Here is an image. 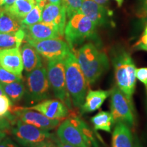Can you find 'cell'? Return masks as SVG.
<instances>
[{
  "mask_svg": "<svg viewBox=\"0 0 147 147\" xmlns=\"http://www.w3.org/2000/svg\"><path fill=\"white\" fill-rule=\"evenodd\" d=\"M57 144L59 147H76V146H72V145L62 143L61 142H60V140H57Z\"/></svg>",
  "mask_w": 147,
  "mask_h": 147,
  "instance_id": "8d00e7d4",
  "label": "cell"
},
{
  "mask_svg": "<svg viewBox=\"0 0 147 147\" xmlns=\"http://www.w3.org/2000/svg\"><path fill=\"white\" fill-rule=\"evenodd\" d=\"M11 106V100L6 95H0V116L5 117L10 121H12L14 118L9 113Z\"/></svg>",
  "mask_w": 147,
  "mask_h": 147,
  "instance_id": "4316f807",
  "label": "cell"
},
{
  "mask_svg": "<svg viewBox=\"0 0 147 147\" xmlns=\"http://www.w3.org/2000/svg\"><path fill=\"white\" fill-rule=\"evenodd\" d=\"M5 95V92H4V91H3L2 85H1V82H0V95Z\"/></svg>",
  "mask_w": 147,
  "mask_h": 147,
  "instance_id": "ab89813d",
  "label": "cell"
},
{
  "mask_svg": "<svg viewBox=\"0 0 147 147\" xmlns=\"http://www.w3.org/2000/svg\"><path fill=\"white\" fill-rule=\"evenodd\" d=\"M115 1H117V3H118L119 6H121V5L123 3V0H115Z\"/></svg>",
  "mask_w": 147,
  "mask_h": 147,
  "instance_id": "60d3db41",
  "label": "cell"
},
{
  "mask_svg": "<svg viewBox=\"0 0 147 147\" xmlns=\"http://www.w3.org/2000/svg\"><path fill=\"white\" fill-rule=\"evenodd\" d=\"M45 5V1H42L41 2L37 3L36 6L21 21L22 27L30 26V25L41 22L42 12Z\"/></svg>",
  "mask_w": 147,
  "mask_h": 147,
  "instance_id": "d4e9b609",
  "label": "cell"
},
{
  "mask_svg": "<svg viewBox=\"0 0 147 147\" xmlns=\"http://www.w3.org/2000/svg\"><path fill=\"white\" fill-rule=\"evenodd\" d=\"M146 21H147V18H146Z\"/></svg>",
  "mask_w": 147,
  "mask_h": 147,
  "instance_id": "f6af8a7d",
  "label": "cell"
},
{
  "mask_svg": "<svg viewBox=\"0 0 147 147\" xmlns=\"http://www.w3.org/2000/svg\"><path fill=\"white\" fill-rule=\"evenodd\" d=\"M22 76H18L7 71L0 65V82L8 84L15 81H21Z\"/></svg>",
  "mask_w": 147,
  "mask_h": 147,
  "instance_id": "83f0119b",
  "label": "cell"
},
{
  "mask_svg": "<svg viewBox=\"0 0 147 147\" xmlns=\"http://www.w3.org/2000/svg\"><path fill=\"white\" fill-rule=\"evenodd\" d=\"M15 117L25 123L43 129L50 130L59 124V119H51L34 110L28 108H14L12 110Z\"/></svg>",
  "mask_w": 147,
  "mask_h": 147,
  "instance_id": "8fae6325",
  "label": "cell"
},
{
  "mask_svg": "<svg viewBox=\"0 0 147 147\" xmlns=\"http://www.w3.org/2000/svg\"><path fill=\"white\" fill-rule=\"evenodd\" d=\"M66 11L62 5L46 3L41 16V22L51 23L57 27L61 36H63L66 24Z\"/></svg>",
  "mask_w": 147,
  "mask_h": 147,
  "instance_id": "5bb4252c",
  "label": "cell"
},
{
  "mask_svg": "<svg viewBox=\"0 0 147 147\" xmlns=\"http://www.w3.org/2000/svg\"><path fill=\"white\" fill-rule=\"evenodd\" d=\"M5 94L12 102H17L25 95V87L21 81H15L8 84L1 83Z\"/></svg>",
  "mask_w": 147,
  "mask_h": 147,
  "instance_id": "cb8c5ba5",
  "label": "cell"
},
{
  "mask_svg": "<svg viewBox=\"0 0 147 147\" xmlns=\"http://www.w3.org/2000/svg\"><path fill=\"white\" fill-rule=\"evenodd\" d=\"M146 95H147V93H146Z\"/></svg>",
  "mask_w": 147,
  "mask_h": 147,
  "instance_id": "bcb514c9",
  "label": "cell"
},
{
  "mask_svg": "<svg viewBox=\"0 0 147 147\" xmlns=\"http://www.w3.org/2000/svg\"><path fill=\"white\" fill-rule=\"evenodd\" d=\"M95 130H102L106 132L111 131L114 119L111 113L107 111H100L91 119Z\"/></svg>",
  "mask_w": 147,
  "mask_h": 147,
  "instance_id": "603a6c76",
  "label": "cell"
},
{
  "mask_svg": "<svg viewBox=\"0 0 147 147\" xmlns=\"http://www.w3.org/2000/svg\"><path fill=\"white\" fill-rule=\"evenodd\" d=\"M82 1L83 0H62L61 5L65 8L69 19L75 14L80 12Z\"/></svg>",
  "mask_w": 147,
  "mask_h": 147,
  "instance_id": "484cf974",
  "label": "cell"
},
{
  "mask_svg": "<svg viewBox=\"0 0 147 147\" xmlns=\"http://www.w3.org/2000/svg\"><path fill=\"white\" fill-rule=\"evenodd\" d=\"M75 55L88 84H94L109 67L107 55L92 43L82 46Z\"/></svg>",
  "mask_w": 147,
  "mask_h": 147,
  "instance_id": "6da1fadb",
  "label": "cell"
},
{
  "mask_svg": "<svg viewBox=\"0 0 147 147\" xmlns=\"http://www.w3.org/2000/svg\"><path fill=\"white\" fill-rule=\"evenodd\" d=\"M12 133L16 140L25 147H34L44 141L55 138L49 130L25 123L19 119L12 129Z\"/></svg>",
  "mask_w": 147,
  "mask_h": 147,
  "instance_id": "9c48e42d",
  "label": "cell"
},
{
  "mask_svg": "<svg viewBox=\"0 0 147 147\" xmlns=\"http://www.w3.org/2000/svg\"><path fill=\"white\" fill-rule=\"evenodd\" d=\"M10 129V121L4 117L0 116V130L7 131Z\"/></svg>",
  "mask_w": 147,
  "mask_h": 147,
  "instance_id": "1f68e13d",
  "label": "cell"
},
{
  "mask_svg": "<svg viewBox=\"0 0 147 147\" xmlns=\"http://www.w3.org/2000/svg\"><path fill=\"white\" fill-rule=\"evenodd\" d=\"M60 142L76 147H97V143L87 125L78 117L67 119L57 131Z\"/></svg>",
  "mask_w": 147,
  "mask_h": 147,
  "instance_id": "7a4b0ae2",
  "label": "cell"
},
{
  "mask_svg": "<svg viewBox=\"0 0 147 147\" xmlns=\"http://www.w3.org/2000/svg\"><path fill=\"white\" fill-rule=\"evenodd\" d=\"M25 38V32L23 29L16 32L0 33V50L19 48Z\"/></svg>",
  "mask_w": 147,
  "mask_h": 147,
  "instance_id": "44dd1931",
  "label": "cell"
},
{
  "mask_svg": "<svg viewBox=\"0 0 147 147\" xmlns=\"http://www.w3.org/2000/svg\"><path fill=\"white\" fill-rule=\"evenodd\" d=\"M112 61L115 69L117 86L132 101L136 83V67L131 57L127 51L120 49L114 53Z\"/></svg>",
  "mask_w": 147,
  "mask_h": 147,
  "instance_id": "277c9868",
  "label": "cell"
},
{
  "mask_svg": "<svg viewBox=\"0 0 147 147\" xmlns=\"http://www.w3.org/2000/svg\"><path fill=\"white\" fill-rule=\"evenodd\" d=\"M134 147H144L143 146V145L141 144L140 141V140L137 136L134 137Z\"/></svg>",
  "mask_w": 147,
  "mask_h": 147,
  "instance_id": "e575fe53",
  "label": "cell"
},
{
  "mask_svg": "<svg viewBox=\"0 0 147 147\" xmlns=\"http://www.w3.org/2000/svg\"><path fill=\"white\" fill-rule=\"evenodd\" d=\"M80 12L91 20L96 26H105L110 23L111 11L93 0H83Z\"/></svg>",
  "mask_w": 147,
  "mask_h": 147,
  "instance_id": "7c38bea8",
  "label": "cell"
},
{
  "mask_svg": "<svg viewBox=\"0 0 147 147\" xmlns=\"http://www.w3.org/2000/svg\"><path fill=\"white\" fill-rule=\"evenodd\" d=\"M144 32H146L147 33V25L146 26V27H145V30H144Z\"/></svg>",
  "mask_w": 147,
  "mask_h": 147,
  "instance_id": "ee69618b",
  "label": "cell"
},
{
  "mask_svg": "<svg viewBox=\"0 0 147 147\" xmlns=\"http://www.w3.org/2000/svg\"><path fill=\"white\" fill-rule=\"evenodd\" d=\"M0 65L11 73L22 76L24 67L19 48L1 49Z\"/></svg>",
  "mask_w": 147,
  "mask_h": 147,
  "instance_id": "2e32d148",
  "label": "cell"
},
{
  "mask_svg": "<svg viewBox=\"0 0 147 147\" xmlns=\"http://www.w3.org/2000/svg\"><path fill=\"white\" fill-rule=\"evenodd\" d=\"M136 49L147 51V33L144 32V34L138 40V42L136 44Z\"/></svg>",
  "mask_w": 147,
  "mask_h": 147,
  "instance_id": "f546056e",
  "label": "cell"
},
{
  "mask_svg": "<svg viewBox=\"0 0 147 147\" xmlns=\"http://www.w3.org/2000/svg\"><path fill=\"white\" fill-rule=\"evenodd\" d=\"M29 109L36 110L51 119H60L65 118L68 115V108L61 100H45L35 106H31Z\"/></svg>",
  "mask_w": 147,
  "mask_h": 147,
  "instance_id": "9a60e30c",
  "label": "cell"
},
{
  "mask_svg": "<svg viewBox=\"0 0 147 147\" xmlns=\"http://www.w3.org/2000/svg\"><path fill=\"white\" fill-rule=\"evenodd\" d=\"M47 70L48 80L55 96L71 109V100L66 88L64 59L49 61Z\"/></svg>",
  "mask_w": 147,
  "mask_h": 147,
  "instance_id": "52a82bcc",
  "label": "cell"
},
{
  "mask_svg": "<svg viewBox=\"0 0 147 147\" xmlns=\"http://www.w3.org/2000/svg\"><path fill=\"white\" fill-rule=\"evenodd\" d=\"M36 1L37 3H40V2H41V1H46V0H36Z\"/></svg>",
  "mask_w": 147,
  "mask_h": 147,
  "instance_id": "7bdbcfd3",
  "label": "cell"
},
{
  "mask_svg": "<svg viewBox=\"0 0 147 147\" xmlns=\"http://www.w3.org/2000/svg\"><path fill=\"white\" fill-rule=\"evenodd\" d=\"M110 91H89L86 95L81 109L83 113H93L100 108L105 100L110 95Z\"/></svg>",
  "mask_w": 147,
  "mask_h": 147,
  "instance_id": "ac0fdd59",
  "label": "cell"
},
{
  "mask_svg": "<svg viewBox=\"0 0 147 147\" xmlns=\"http://www.w3.org/2000/svg\"><path fill=\"white\" fill-rule=\"evenodd\" d=\"M65 61L66 88L73 105L81 108L87 95V82L76 55L70 52L64 59Z\"/></svg>",
  "mask_w": 147,
  "mask_h": 147,
  "instance_id": "3957f363",
  "label": "cell"
},
{
  "mask_svg": "<svg viewBox=\"0 0 147 147\" xmlns=\"http://www.w3.org/2000/svg\"><path fill=\"white\" fill-rule=\"evenodd\" d=\"M21 29H23L21 22L0 8V33L16 32Z\"/></svg>",
  "mask_w": 147,
  "mask_h": 147,
  "instance_id": "7402d4cb",
  "label": "cell"
},
{
  "mask_svg": "<svg viewBox=\"0 0 147 147\" xmlns=\"http://www.w3.org/2000/svg\"><path fill=\"white\" fill-rule=\"evenodd\" d=\"M25 100L29 104H37L50 96L51 86L47 70L43 66L26 73Z\"/></svg>",
  "mask_w": 147,
  "mask_h": 147,
  "instance_id": "8992f818",
  "label": "cell"
},
{
  "mask_svg": "<svg viewBox=\"0 0 147 147\" xmlns=\"http://www.w3.org/2000/svg\"><path fill=\"white\" fill-rule=\"evenodd\" d=\"M112 147H134V139L129 127L123 122L115 123Z\"/></svg>",
  "mask_w": 147,
  "mask_h": 147,
  "instance_id": "e0dca14e",
  "label": "cell"
},
{
  "mask_svg": "<svg viewBox=\"0 0 147 147\" xmlns=\"http://www.w3.org/2000/svg\"><path fill=\"white\" fill-rule=\"evenodd\" d=\"M141 3L142 10L145 14H147V0H140Z\"/></svg>",
  "mask_w": 147,
  "mask_h": 147,
  "instance_id": "836d02e7",
  "label": "cell"
},
{
  "mask_svg": "<svg viewBox=\"0 0 147 147\" xmlns=\"http://www.w3.org/2000/svg\"><path fill=\"white\" fill-rule=\"evenodd\" d=\"M110 113L114 123L123 122L132 127L135 124V115L132 101L119 89L117 85L110 93Z\"/></svg>",
  "mask_w": 147,
  "mask_h": 147,
  "instance_id": "ba28073f",
  "label": "cell"
},
{
  "mask_svg": "<svg viewBox=\"0 0 147 147\" xmlns=\"http://www.w3.org/2000/svg\"><path fill=\"white\" fill-rule=\"evenodd\" d=\"M95 2H96L98 4L102 5L103 6H106V4L108 3V0H93Z\"/></svg>",
  "mask_w": 147,
  "mask_h": 147,
  "instance_id": "d590c367",
  "label": "cell"
},
{
  "mask_svg": "<svg viewBox=\"0 0 147 147\" xmlns=\"http://www.w3.org/2000/svg\"><path fill=\"white\" fill-rule=\"evenodd\" d=\"M40 55L49 61L65 59L70 51L68 44L59 38L40 41H27Z\"/></svg>",
  "mask_w": 147,
  "mask_h": 147,
  "instance_id": "30bf717a",
  "label": "cell"
},
{
  "mask_svg": "<svg viewBox=\"0 0 147 147\" xmlns=\"http://www.w3.org/2000/svg\"><path fill=\"white\" fill-rule=\"evenodd\" d=\"M23 67L26 73H29L42 66L40 54L30 44H25L21 48Z\"/></svg>",
  "mask_w": 147,
  "mask_h": 147,
  "instance_id": "d6986e66",
  "label": "cell"
},
{
  "mask_svg": "<svg viewBox=\"0 0 147 147\" xmlns=\"http://www.w3.org/2000/svg\"><path fill=\"white\" fill-rule=\"evenodd\" d=\"M25 32V39L27 41H40V40L59 38L61 36L57 27L51 23H39L23 27Z\"/></svg>",
  "mask_w": 147,
  "mask_h": 147,
  "instance_id": "4fadbf2b",
  "label": "cell"
},
{
  "mask_svg": "<svg viewBox=\"0 0 147 147\" xmlns=\"http://www.w3.org/2000/svg\"><path fill=\"white\" fill-rule=\"evenodd\" d=\"M95 24L81 12L73 15L65 25L64 32L69 48L74 49L87 39H93L95 37Z\"/></svg>",
  "mask_w": 147,
  "mask_h": 147,
  "instance_id": "5b68a950",
  "label": "cell"
},
{
  "mask_svg": "<svg viewBox=\"0 0 147 147\" xmlns=\"http://www.w3.org/2000/svg\"><path fill=\"white\" fill-rule=\"evenodd\" d=\"M5 137H6V134H5V131L0 130V144H1V142H2V140Z\"/></svg>",
  "mask_w": 147,
  "mask_h": 147,
  "instance_id": "f35d334b",
  "label": "cell"
},
{
  "mask_svg": "<svg viewBox=\"0 0 147 147\" xmlns=\"http://www.w3.org/2000/svg\"><path fill=\"white\" fill-rule=\"evenodd\" d=\"M136 76L138 80H140L146 88L147 93V67H140L136 68Z\"/></svg>",
  "mask_w": 147,
  "mask_h": 147,
  "instance_id": "f1b7e54d",
  "label": "cell"
},
{
  "mask_svg": "<svg viewBox=\"0 0 147 147\" xmlns=\"http://www.w3.org/2000/svg\"><path fill=\"white\" fill-rule=\"evenodd\" d=\"M36 4V0H16L10 8L4 10L21 22Z\"/></svg>",
  "mask_w": 147,
  "mask_h": 147,
  "instance_id": "ffe728a7",
  "label": "cell"
},
{
  "mask_svg": "<svg viewBox=\"0 0 147 147\" xmlns=\"http://www.w3.org/2000/svg\"><path fill=\"white\" fill-rule=\"evenodd\" d=\"M58 140L55 138L54 139L47 140L44 141L34 147H59L57 144Z\"/></svg>",
  "mask_w": 147,
  "mask_h": 147,
  "instance_id": "4dcf8cb0",
  "label": "cell"
},
{
  "mask_svg": "<svg viewBox=\"0 0 147 147\" xmlns=\"http://www.w3.org/2000/svg\"><path fill=\"white\" fill-rule=\"evenodd\" d=\"M6 1L7 0H0V8H1V7L3 6Z\"/></svg>",
  "mask_w": 147,
  "mask_h": 147,
  "instance_id": "b9f144b4",
  "label": "cell"
},
{
  "mask_svg": "<svg viewBox=\"0 0 147 147\" xmlns=\"http://www.w3.org/2000/svg\"><path fill=\"white\" fill-rule=\"evenodd\" d=\"M46 1H49L50 3H54L57 5H61L62 0H46Z\"/></svg>",
  "mask_w": 147,
  "mask_h": 147,
  "instance_id": "74e56055",
  "label": "cell"
},
{
  "mask_svg": "<svg viewBox=\"0 0 147 147\" xmlns=\"http://www.w3.org/2000/svg\"><path fill=\"white\" fill-rule=\"evenodd\" d=\"M0 147H17L10 138L5 137L0 144Z\"/></svg>",
  "mask_w": 147,
  "mask_h": 147,
  "instance_id": "d6a6232c",
  "label": "cell"
}]
</instances>
